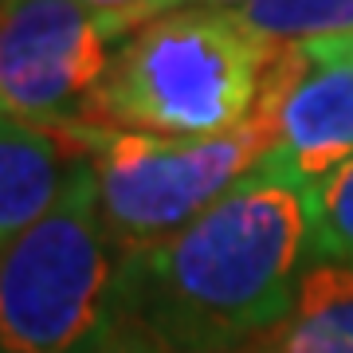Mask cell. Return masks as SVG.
<instances>
[{
  "instance_id": "obj_1",
  "label": "cell",
  "mask_w": 353,
  "mask_h": 353,
  "mask_svg": "<svg viewBox=\"0 0 353 353\" xmlns=\"http://www.w3.org/2000/svg\"><path fill=\"white\" fill-rule=\"evenodd\" d=\"M306 267V185L263 157L189 228L126 255V326L169 353H243L294 314Z\"/></svg>"
},
{
  "instance_id": "obj_2",
  "label": "cell",
  "mask_w": 353,
  "mask_h": 353,
  "mask_svg": "<svg viewBox=\"0 0 353 353\" xmlns=\"http://www.w3.org/2000/svg\"><path fill=\"white\" fill-rule=\"evenodd\" d=\"M275 43L228 8H181L134 28L94 90L87 126L220 138L255 114Z\"/></svg>"
},
{
  "instance_id": "obj_3",
  "label": "cell",
  "mask_w": 353,
  "mask_h": 353,
  "mask_svg": "<svg viewBox=\"0 0 353 353\" xmlns=\"http://www.w3.org/2000/svg\"><path fill=\"white\" fill-rule=\"evenodd\" d=\"M122 267L90 161L43 220L0 252V353H106L130 334Z\"/></svg>"
},
{
  "instance_id": "obj_4",
  "label": "cell",
  "mask_w": 353,
  "mask_h": 353,
  "mask_svg": "<svg viewBox=\"0 0 353 353\" xmlns=\"http://www.w3.org/2000/svg\"><path fill=\"white\" fill-rule=\"evenodd\" d=\"M59 134L90 161L102 224L122 255H138L189 228L275 145L259 114L220 138H157L87 122Z\"/></svg>"
},
{
  "instance_id": "obj_5",
  "label": "cell",
  "mask_w": 353,
  "mask_h": 353,
  "mask_svg": "<svg viewBox=\"0 0 353 353\" xmlns=\"http://www.w3.org/2000/svg\"><path fill=\"white\" fill-rule=\"evenodd\" d=\"M122 32L79 0H8L0 12V118L36 130L87 122Z\"/></svg>"
},
{
  "instance_id": "obj_6",
  "label": "cell",
  "mask_w": 353,
  "mask_h": 353,
  "mask_svg": "<svg viewBox=\"0 0 353 353\" xmlns=\"http://www.w3.org/2000/svg\"><path fill=\"white\" fill-rule=\"evenodd\" d=\"M275 161L299 185H314L353 157V36L279 48L255 102Z\"/></svg>"
},
{
  "instance_id": "obj_7",
  "label": "cell",
  "mask_w": 353,
  "mask_h": 353,
  "mask_svg": "<svg viewBox=\"0 0 353 353\" xmlns=\"http://www.w3.org/2000/svg\"><path fill=\"white\" fill-rule=\"evenodd\" d=\"M79 157L63 134L0 118V252L51 212Z\"/></svg>"
},
{
  "instance_id": "obj_8",
  "label": "cell",
  "mask_w": 353,
  "mask_h": 353,
  "mask_svg": "<svg viewBox=\"0 0 353 353\" xmlns=\"http://www.w3.org/2000/svg\"><path fill=\"white\" fill-rule=\"evenodd\" d=\"M243 353H353V271L310 263L294 314Z\"/></svg>"
},
{
  "instance_id": "obj_9",
  "label": "cell",
  "mask_w": 353,
  "mask_h": 353,
  "mask_svg": "<svg viewBox=\"0 0 353 353\" xmlns=\"http://www.w3.org/2000/svg\"><path fill=\"white\" fill-rule=\"evenodd\" d=\"M232 12L275 48L353 36V0H248Z\"/></svg>"
},
{
  "instance_id": "obj_10",
  "label": "cell",
  "mask_w": 353,
  "mask_h": 353,
  "mask_svg": "<svg viewBox=\"0 0 353 353\" xmlns=\"http://www.w3.org/2000/svg\"><path fill=\"white\" fill-rule=\"evenodd\" d=\"M310 263L353 271V157L306 189Z\"/></svg>"
},
{
  "instance_id": "obj_11",
  "label": "cell",
  "mask_w": 353,
  "mask_h": 353,
  "mask_svg": "<svg viewBox=\"0 0 353 353\" xmlns=\"http://www.w3.org/2000/svg\"><path fill=\"white\" fill-rule=\"evenodd\" d=\"M79 4H87V8H94V12L110 16L122 36H130V32L141 28V24H150L153 8H157V0H79Z\"/></svg>"
},
{
  "instance_id": "obj_12",
  "label": "cell",
  "mask_w": 353,
  "mask_h": 353,
  "mask_svg": "<svg viewBox=\"0 0 353 353\" xmlns=\"http://www.w3.org/2000/svg\"><path fill=\"white\" fill-rule=\"evenodd\" d=\"M248 0H157V8H153V20L157 16H169V12H181V8H243Z\"/></svg>"
},
{
  "instance_id": "obj_13",
  "label": "cell",
  "mask_w": 353,
  "mask_h": 353,
  "mask_svg": "<svg viewBox=\"0 0 353 353\" xmlns=\"http://www.w3.org/2000/svg\"><path fill=\"white\" fill-rule=\"evenodd\" d=\"M106 353H169V350H161V345H153L150 338H141V334H134V330H130L126 338L118 341V345H110Z\"/></svg>"
},
{
  "instance_id": "obj_14",
  "label": "cell",
  "mask_w": 353,
  "mask_h": 353,
  "mask_svg": "<svg viewBox=\"0 0 353 353\" xmlns=\"http://www.w3.org/2000/svg\"><path fill=\"white\" fill-rule=\"evenodd\" d=\"M4 8H8V0H0V12H4Z\"/></svg>"
}]
</instances>
